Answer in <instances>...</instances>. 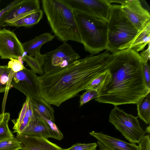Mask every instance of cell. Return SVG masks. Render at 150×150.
<instances>
[{"instance_id":"cell-1","label":"cell","mask_w":150,"mask_h":150,"mask_svg":"<svg viewBox=\"0 0 150 150\" xmlns=\"http://www.w3.org/2000/svg\"><path fill=\"white\" fill-rule=\"evenodd\" d=\"M107 50L79 59L66 67L38 76L39 95L48 104L59 107L88 89L92 80L108 70L115 56Z\"/></svg>"},{"instance_id":"cell-2","label":"cell","mask_w":150,"mask_h":150,"mask_svg":"<svg viewBox=\"0 0 150 150\" xmlns=\"http://www.w3.org/2000/svg\"><path fill=\"white\" fill-rule=\"evenodd\" d=\"M143 63L139 54L131 49L115 52L95 100L114 106L137 104L150 92L145 82Z\"/></svg>"},{"instance_id":"cell-3","label":"cell","mask_w":150,"mask_h":150,"mask_svg":"<svg viewBox=\"0 0 150 150\" xmlns=\"http://www.w3.org/2000/svg\"><path fill=\"white\" fill-rule=\"evenodd\" d=\"M42 8L52 32L60 40L82 43L74 11L62 0H42Z\"/></svg>"},{"instance_id":"cell-4","label":"cell","mask_w":150,"mask_h":150,"mask_svg":"<svg viewBox=\"0 0 150 150\" xmlns=\"http://www.w3.org/2000/svg\"><path fill=\"white\" fill-rule=\"evenodd\" d=\"M74 11L81 43L85 51L94 55L106 50L107 23L87 14Z\"/></svg>"},{"instance_id":"cell-5","label":"cell","mask_w":150,"mask_h":150,"mask_svg":"<svg viewBox=\"0 0 150 150\" xmlns=\"http://www.w3.org/2000/svg\"><path fill=\"white\" fill-rule=\"evenodd\" d=\"M107 25L106 50L112 53L125 50L138 32L123 12L121 5H112Z\"/></svg>"},{"instance_id":"cell-6","label":"cell","mask_w":150,"mask_h":150,"mask_svg":"<svg viewBox=\"0 0 150 150\" xmlns=\"http://www.w3.org/2000/svg\"><path fill=\"white\" fill-rule=\"evenodd\" d=\"M138 117L115 106L110 113L109 121L130 143L139 144L146 132L140 126Z\"/></svg>"},{"instance_id":"cell-7","label":"cell","mask_w":150,"mask_h":150,"mask_svg":"<svg viewBox=\"0 0 150 150\" xmlns=\"http://www.w3.org/2000/svg\"><path fill=\"white\" fill-rule=\"evenodd\" d=\"M80 56L67 42H64L55 49L43 54L44 73L62 69L79 59Z\"/></svg>"},{"instance_id":"cell-8","label":"cell","mask_w":150,"mask_h":150,"mask_svg":"<svg viewBox=\"0 0 150 150\" xmlns=\"http://www.w3.org/2000/svg\"><path fill=\"white\" fill-rule=\"evenodd\" d=\"M74 11L82 12L107 22L112 5L108 0H62Z\"/></svg>"},{"instance_id":"cell-9","label":"cell","mask_w":150,"mask_h":150,"mask_svg":"<svg viewBox=\"0 0 150 150\" xmlns=\"http://www.w3.org/2000/svg\"><path fill=\"white\" fill-rule=\"evenodd\" d=\"M120 5L125 16L138 31L150 22V13L139 0H124Z\"/></svg>"},{"instance_id":"cell-10","label":"cell","mask_w":150,"mask_h":150,"mask_svg":"<svg viewBox=\"0 0 150 150\" xmlns=\"http://www.w3.org/2000/svg\"><path fill=\"white\" fill-rule=\"evenodd\" d=\"M36 74L25 68L14 73L10 85L23 93L26 97L40 96Z\"/></svg>"},{"instance_id":"cell-11","label":"cell","mask_w":150,"mask_h":150,"mask_svg":"<svg viewBox=\"0 0 150 150\" xmlns=\"http://www.w3.org/2000/svg\"><path fill=\"white\" fill-rule=\"evenodd\" d=\"M24 52L22 43L13 32L0 29V57L2 59H18Z\"/></svg>"},{"instance_id":"cell-12","label":"cell","mask_w":150,"mask_h":150,"mask_svg":"<svg viewBox=\"0 0 150 150\" xmlns=\"http://www.w3.org/2000/svg\"><path fill=\"white\" fill-rule=\"evenodd\" d=\"M40 9L38 0H20L2 16L0 19V28L6 22L16 21Z\"/></svg>"},{"instance_id":"cell-13","label":"cell","mask_w":150,"mask_h":150,"mask_svg":"<svg viewBox=\"0 0 150 150\" xmlns=\"http://www.w3.org/2000/svg\"><path fill=\"white\" fill-rule=\"evenodd\" d=\"M19 134L42 137L47 139L52 138L60 140L49 124L40 115L32 120L22 132Z\"/></svg>"},{"instance_id":"cell-14","label":"cell","mask_w":150,"mask_h":150,"mask_svg":"<svg viewBox=\"0 0 150 150\" xmlns=\"http://www.w3.org/2000/svg\"><path fill=\"white\" fill-rule=\"evenodd\" d=\"M16 138L20 142L22 148L26 150H63L44 138L28 136L18 133Z\"/></svg>"},{"instance_id":"cell-15","label":"cell","mask_w":150,"mask_h":150,"mask_svg":"<svg viewBox=\"0 0 150 150\" xmlns=\"http://www.w3.org/2000/svg\"><path fill=\"white\" fill-rule=\"evenodd\" d=\"M39 115L34 109L29 97H27L18 118L11 120L14 125L13 132L21 134L30 121Z\"/></svg>"},{"instance_id":"cell-16","label":"cell","mask_w":150,"mask_h":150,"mask_svg":"<svg viewBox=\"0 0 150 150\" xmlns=\"http://www.w3.org/2000/svg\"><path fill=\"white\" fill-rule=\"evenodd\" d=\"M89 134L110 150H139L138 146L135 143L126 142L102 132L93 131Z\"/></svg>"},{"instance_id":"cell-17","label":"cell","mask_w":150,"mask_h":150,"mask_svg":"<svg viewBox=\"0 0 150 150\" xmlns=\"http://www.w3.org/2000/svg\"><path fill=\"white\" fill-rule=\"evenodd\" d=\"M54 37V35L48 33L36 36L33 39L22 43L24 51L26 52L29 56L32 57L40 55L41 54L40 49L42 46L52 40Z\"/></svg>"},{"instance_id":"cell-18","label":"cell","mask_w":150,"mask_h":150,"mask_svg":"<svg viewBox=\"0 0 150 150\" xmlns=\"http://www.w3.org/2000/svg\"><path fill=\"white\" fill-rule=\"evenodd\" d=\"M150 42V22L137 34L125 50L130 49L137 52L142 50Z\"/></svg>"},{"instance_id":"cell-19","label":"cell","mask_w":150,"mask_h":150,"mask_svg":"<svg viewBox=\"0 0 150 150\" xmlns=\"http://www.w3.org/2000/svg\"><path fill=\"white\" fill-rule=\"evenodd\" d=\"M28 97L34 109L40 116L54 122V110L50 105L45 102L40 96Z\"/></svg>"},{"instance_id":"cell-20","label":"cell","mask_w":150,"mask_h":150,"mask_svg":"<svg viewBox=\"0 0 150 150\" xmlns=\"http://www.w3.org/2000/svg\"><path fill=\"white\" fill-rule=\"evenodd\" d=\"M43 11L40 9L38 11L29 14L20 19L12 22H6L2 26H7L16 27H30L37 24L42 18Z\"/></svg>"},{"instance_id":"cell-21","label":"cell","mask_w":150,"mask_h":150,"mask_svg":"<svg viewBox=\"0 0 150 150\" xmlns=\"http://www.w3.org/2000/svg\"><path fill=\"white\" fill-rule=\"evenodd\" d=\"M138 117L146 124L150 122V92L137 104Z\"/></svg>"},{"instance_id":"cell-22","label":"cell","mask_w":150,"mask_h":150,"mask_svg":"<svg viewBox=\"0 0 150 150\" xmlns=\"http://www.w3.org/2000/svg\"><path fill=\"white\" fill-rule=\"evenodd\" d=\"M13 73L7 66H0V93L5 92L12 88L10 83Z\"/></svg>"},{"instance_id":"cell-23","label":"cell","mask_w":150,"mask_h":150,"mask_svg":"<svg viewBox=\"0 0 150 150\" xmlns=\"http://www.w3.org/2000/svg\"><path fill=\"white\" fill-rule=\"evenodd\" d=\"M10 119L9 113L3 112L0 114V141L14 137L8 126Z\"/></svg>"},{"instance_id":"cell-24","label":"cell","mask_w":150,"mask_h":150,"mask_svg":"<svg viewBox=\"0 0 150 150\" xmlns=\"http://www.w3.org/2000/svg\"><path fill=\"white\" fill-rule=\"evenodd\" d=\"M23 60L26 63L27 65L30 68V70L33 73L38 74L40 76L44 74L43 67L34 57H32L28 55H25L23 56Z\"/></svg>"},{"instance_id":"cell-25","label":"cell","mask_w":150,"mask_h":150,"mask_svg":"<svg viewBox=\"0 0 150 150\" xmlns=\"http://www.w3.org/2000/svg\"><path fill=\"white\" fill-rule=\"evenodd\" d=\"M21 148L20 142L14 137L0 141V150H19Z\"/></svg>"},{"instance_id":"cell-26","label":"cell","mask_w":150,"mask_h":150,"mask_svg":"<svg viewBox=\"0 0 150 150\" xmlns=\"http://www.w3.org/2000/svg\"><path fill=\"white\" fill-rule=\"evenodd\" d=\"M98 91L96 90L89 89L80 96L79 106H81L90 100L96 98L98 96Z\"/></svg>"},{"instance_id":"cell-27","label":"cell","mask_w":150,"mask_h":150,"mask_svg":"<svg viewBox=\"0 0 150 150\" xmlns=\"http://www.w3.org/2000/svg\"><path fill=\"white\" fill-rule=\"evenodd\" d=\"M107 71L98 75L90 83L88 89H91L98 91L102 85L105 79Z\"/></svg>"},{"instance_id":"cell-28","label":"cell","mask_w":150,"mask_h":150,"mask_svg":"<svg viewBox=\"0 0 150 150\" xmlns=\"http://www.w3.org/2000/svg\"><path fill=\"white\" fill-rule=\"evenodd\" d=\"M98 146L96 143L82 144L77 143L73 144L70 148L63 150H97Z\"/></svg>"},{"instance_id":"cell-29","label":"cell","mask_w":150,"mask_h":150,"mask_svg":"<svg viewBox=\"0 0 150 150\" xmlns=\"http://www.w3.org/2000/svg\"><path fill=\"white\" fill-rule=\"evenodd\" d=\"M8 64V68L11 69L14 73L17 72L24 69L25 67L23 64L18 59L11 58Z\"/></svg>"},{"instance_id":"cell-30","label":"cell","mask_w":150,"mask_h":150,"mask_svg":"<svg viewBox=\"0 0 150 150\" xmlns=\"http://www.w3.org/2000/svg\"><path fill=\"white\" fill-rule=\"evenodd\" d=\"M150 67L148 64L144 63L143 64V72L145 82L148 89L150 90Z\"/></svg>"},{"instance_id":"cell-31","label":"cell","mask_w":150,"mask_h":150,"mask_svg":"<svg viewBox=\"0 0 150 150\" xmlns=\"http://www.w3.org/2000/svg\"><path fill=\"white\" fill-rule=\"evenodd\" d=\"M139 144V150H150L149 135L145 136Z\"/></svg>"},{"instance_id":"cell-32","label":"cell","mask_w":150,"mask_h":150,"mask_svg":"<svg viewBox=\"0 0 150 150\" xmlns=\"http://www.w3.org/2000/svg\"><path fill=\"white\" fill-rule=\"evenodd\" d=\"M150 42L148 44L147 49L143 50L140 54V56L144 63H147L150 59Z\"/></svg>"},{"instance_id":"cell-33","label":"cell","mask_w":150,"mask_h":150,"mask_svg":"<svg viewBox=\"0 0 150 150\" xmlns=\"http://www.w3.org/2000/svg\"><path fill=\"white\" fill-rule=\"evenodd\" d=\"M20 0H16L11 2L5 8L0 10V19L2 16L11 8L16 3L20 1Z\"/></svg>"},{"instance_id":"cell-34","label":"cell","mask_w":150,"mask_h":150,"mask_svg":"<svg viewBox=\"0 0 150 150\" xmlns=\"http://www.w3.org/2000/svg\"><path fill=\"white\" fill-rule=\"evenodd\" d=\"M97 144L100 150H110L105 147L98 141V143Z\"/></svg>"},{"instance_id":"cell-35","label":"cell","mask_w":150,"mask_h":150,"mask_svg":"<svg viewBox=\"0 0 150 150\" xmlns=\"http://www.w3.org/2000/svg\"><path fill=\"white\" fill-rule=\"evenodd\" d=\"M146 132H147V133H149L150 132V126L147 127L146 128V131H145Z\"/></svg>"},{"instance_id":"cell-36","label":"cell","mask_w":150,"mask_h":150,"mask_svg":"<svg viewBox=\"0 0 150 150\" xmlns=\"http://www.w3.org/2000/svg\"><path fill=\"white\" fill-rule=\"evenodd\" d=\"M20 150H26L25 149H24L23 148H22Z\"/></svg>"}]
</instances>
